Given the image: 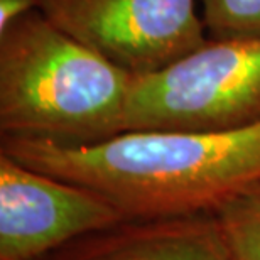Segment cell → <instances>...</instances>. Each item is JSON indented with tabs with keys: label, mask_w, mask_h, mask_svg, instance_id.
Segmentation results:
<instances>
[{
	"label": "cell",
	"mask_w": 260,
	"mask_h": 260,
	"mask_svg": "<svg viewBox=\"0 0 260 260\" xmlns=\"http://www.w3.org/2000/svg\"><path fill=\"white\" fill-rule=\"evenodd\" d=\"M210 39L260 38V0H198Z\"/></svg>",
	"instance_id": "ba28073f"
},
{
	"label": "cell",
	"mask_w": 260,
	"mask_h": 260,
	"mask_svg": "<svg viewBox=\"0 0 260 260\" xmlns=\"http://www.w3.org/2000/svg\"><path fill=\"white\" fill-rule=\"evenodd\" d=\"M0 150L103 194L125 220L216 213L260 189V123L232 130H130L86 145L2 137Z\"/></svg>",
	"instance_id": "6da1fadb"
},
{
	"label": "cell",
	"mask_w": 260,
	"mask_h": 260,
	"mask_svg": "<svg viewBox=\"0 0 260 260\" xmlns=\"http://www.w3.org/2000/svg\"><path fill=\"white\" fill-rule=\"evenodd\" d=\"M44 260H232L215 213L123 220Z\"/></svg>",
	"instance_id": "8992f818"
},
{
	"label": "cell",
	"mask_w": 260,
	"mask_h": 260,
	"mask_svg": "<svg viewBox=\"0 0 260 260\" xmlns=\"http://www.w3.org/2000/svg\"><path fill=\"white\" fill-rule=\"evenodd\" d=\"M198 0H44L41 12L130 76L166 70L208 41Z\"/></svg>",
	"instance_id": "277c9868"
},
{
	"label": "cell",
	"mask_w": 260,
	"mask_h": 260,
	"mask_svg": "<svg viewBox=\"0 0 260 260\" xmlns=\"http://www.w3.org/2000/svg\"><path fill=\"white\" fill-rule=\"evenodd\" d=\"M260 123V38L210 39L132 80L130 130H232Z\"/></svg>",
	"instance_id": "3957f363"
},
{
	"label": "cell",
	"mask_w": 260,
	"mask_h": 260,
	"mask_svg": "<svg viewBox=\"0 0 260 260\" xmlns=\"http://www.w3.org/2000/svg\"><path fill=\"white\" fill-rule=\"evenodd\" d=\"M220 220L232 260H260V189L226 203Z\"/></svg>",
	"instance_id": "52a82bcc"
},
{
	"label": "cell",
	"mask_w": 260,
	"mask_h": 260,
	"mask_svg": "<svg viewBox=\"0 0 260 260\" xmlns=\"http://www.w3.org/2000/svg\"><path fill=\"white\" fill-rule=\"evenodd\" d=\"M44 0H0V30L20 15L39 10Z\"/></svg>",
	"instance_id": "9c48e42d"
},
{
	"label": "cell",
	"mask_w": 260,
	"mask_h": 260,
	"mask_svg": "<svg viewBox=\"0 0 260 260\" xmlns=\"http://www.w3.org/2000/svg\"><path fill=\"white\" fill-rule=\"evenodd\" d=\"M134 76L41 10L0 30V135L86 145L125 132Z\"/></svg>",
	"instance_id": "7a4b0ae2"
},
{
	"label": "cell",
	"mask_w": 260,
	"mask_h": 260,
	"mask_svg": "<svg viewBox=\"0 0 260 260\" xmlns=\"http://www.w3.org/2000/svg\"><path fill=\"white\" fill-rule=\"evenodd\" d=\"M123 220L103 194L0 150V260H44Z\"/></svg>",
	"instance_id": "5b68a950"
}]
</instances>
